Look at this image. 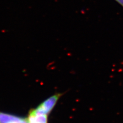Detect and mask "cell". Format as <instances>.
Instances as JSON below:
<instances>
[{
    "instance_id": "cell-3",
    "label": "cell",
    "mask_w": 123,
    "mask_h": 123,
    "mask_svg": "<svg viewBox=\"0 0 123 123\" xmlns=\"http://www.w3.org/2000/svg\"><path fill=\"white\" fill-rule=\"evenodd\" d=\"M28 121L30 123H47V115L44 114L38 116H29Z\"/></svg>"
},
{
    "instance_id": "cell-2",
    "label": "cell",
    "mask_w": 123,
    "mask_h": 123,
    "mask_svg": "<svg viewBox=\"0 0 123 123\" xmlns=\"http://www.w3.org/2000/svg\"><path fill=\"white\" fill-rule=\"evenodd\" d=\"M24 118L0 112V123H17L23 120Z\"/></svg>"
},
{
    "instance_id": "cell-1",
    "label": "cell",
    "mask_w": 123,
    "mask_h": 123,
    "mask_svg": "<svg viewBox=\"0 0 123 123\" xmlns=\"http://www.w3.org/2000/svg\"><path fill=\"white\" fill-rule=\"evenodd\" d=\"M61 93H56L55 95H53L40 104L41 106L43 108L46 114H48L50 112V111L55 107L56 102L61 97Z\"/></svg>"
},
{
    "instance_id": "cell-4",
    "label": "cell",
    "mask_w": 123,
    "mask_h": 123,
    "mask_svg": "<svg viewBox=\"0 0 123 123\" xmlns=\"http://www.w3.org/2000/svg\"><path fill=\"white\" fill-rule=\"evenodd\" d=\"M115 1L123 7V0H115Z\"/></svg>"
}]
</instances>
